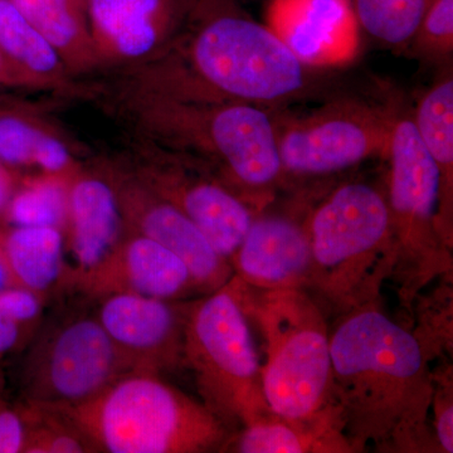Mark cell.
Returning <instances> with one entry per match:
<instances>
[{
  "label": "cell",
  "instance_id": "1",
  "mask_svg": "<svg viewBox=\"0 0 453 453\" xmlns=\"http://www.w3.org/2000/svg\"><path fill=\"white\" fill-rule=\"evenodd\" d=\"M111 76L155 94L270 111L387 85L356 68L308 61L238 0H196L187 26L165 53Z\"/></svg>",
  "mask_w": 453,
  "mask_h": 453
},
{
  "label": "cell",
  "instance_id": "2",
  "mask_svg": "<svg viewBox=\"0 0 453 453\" xmlns=\"http://www.w3.org/2000/svg\"><path fill=\"white\" fill-rule=\"evenodd\" d=\"M342 318L330 335L333 396L354 452H441L429 428L431 357L416 334L378 300Z\"/></svg>",
  "mask_w": 453,
  "mask_h": 453
},
{
  "label": "cell",
  "instance_id": "3",
  "mask_svg": "<svg viewBox=\"0 0 453 453\" xmlns=\"http://www.w3.org/2000/svg\"><path fill=\"white\" fill-rule=\"evenodd\" d=\"M95 96H106L130 136L193 157L257 210L285 188L275 111L155 94L116 80L97 85Z\"/></svg>",
  "mask_w": 453,
  "mask_h": 453
},
{
  "label": "cell",
  "instance_id": "4",
  "mask_svg": "<svg viewBox=\"0 0 453 453\" xmlns=\"http://www.w3.org/2000/svg\"><path fill=\"white\" fill-rule=\"evenodd\" d=\"M306 291L340 316L380 299L392 276V235L384 187L351 180L315 199L308 219Z\"/></svg>",
  "mask_w": 453,
  "mask_h": 453
},
{
  "label": "cell",
  "instance_id": "5",
  "mask_svg": "<svg viewBox=\"0 0 453 453\" xmlns=\"http://www.w3.org/2000/svg\"><path fill=\"white\" fill-rule=\"evenodd\" d=\"M52 410L92 451L208 452L223 449L231 437L207 405L150 372H129L85 403Z\"/></svg>",
  "mask_w": 453,
  "mask_h": 453
},
{
  "label": "cell",
  "instance_id": "6",
  "mask_svg": "<svg viewBox=\"0 0 453 453\" xmlns=\"http://www.w3.org/2000/svg\"><path fill=\"white\" fill-rule=\"evenodd\" d=\"M234 279L244 312L264 339L261 380L270 410L300 419L335 404L323 306L303 288L258 290Z\"/></svg>",
  "mask_w": 453,
  "mask_h": 453
},
{
  "label": "cell",
  "instance_id": "7",
  "mask_svg": "<svg viewBox=\"0 0 453 453\" xmlns=\"http://www.w3.org/2000/svg\"><path fill=\"white\" fill-rule=\"evenodd\" d=\"M405 107L401 95L386 85L330 98L308 111L273 112L285 188L386 159Z\"/></svg>",
  "mask_w": 453,
  "mask_h": 453
},
{
  "label": "cell",
  "instance_id": "8",
  "mask_svg": "<svg viewBox=\"0 0 453 453\" xmlns=\"http://www.w3.org/2000/svg\"><path fill=\"white\" fill-rule=\"evenodd\" d=\"M384 187L392 235V276L402 303L411 306L419 292L452 271V246L440 226V174L405 107L393 129Z\"/></svg>",
  "mask_w": 453,
  "mask_h": 453
},
{
  "label": "cell",
  "instance_id": "9",
  "mask_svg": "<svg viewBox=\"0 0 453 453\" xmlns=\"http://www.w3.org/2000/svg\"><path fill=\"white\" fill-rule=\"evenodd\" d=\"M184 366L193 372L203 403L226 425L247 426L273 412L262 389L261 365L234 276L187 305Z\"/></svg>",
  "mask_w": 453,
  "mask_h": 453
},
{
  "label": "cell",
  "instance_id": "10",
  "mask_svg": "<svg viewBox=\"0 0 453 453\" xmlns=\"http://www.w3.org/2000/svg\"><path fill=\"white\" fill-rule=\"evenodd\" d=\"M122 162L149 188L174 204L231 262L257 208L187 155L130 136Z\"/></svg>",
  "mask_w": 453,
  "mask_h": 453
},
{
  "label": "cell",
  "instance_id": "11",
  "mask_svg": "<svg viewBox=\"0 0 453 453\" xmlns=\"http://www.w3.org/2000/svg\"><path fill=\"white\" fill-rule=\"evenodd\" d=\"M29 369L31 403L73 407L100 395L130 369L96 318L64 325Z\"/></svg>",
  "mask_w": 453,
  "mask_h": 453
},
{
  "label": "cell",
  "instance_id": "12",
  "mask_svg": "<svg viewBox=\"0 0 453 453\" xmlns=\"http://www.w3.org/2000/svg\"><path fill=\"white\" fill-rule=\"evenodd\" d=\"M113 188L127 232L150 238L186 264L196 290L211 294L234 276L223 258L186 214L146 186L118 157L95 159Z\"/></svg>",
  "mask_w": 453,
  "mask_h": 453
},
{
  "label": "cell",
  "instance_id": "13",
  "mask_svg": "<svg viewBox=\"0 0 453 453\" xmlns=\"http://www.w3.org/2000/svg\"><path fill=\"white\" fill-rule=\"evenodd\" d=\"M196 0H88L101 73L135 70L162 56L187 26Z\"/></svg>",
  "mask_w": 453,
  "mask_h": 453
},
{
  "label": "cell",
  "instance_id": "14",
  "mask_svg": "<svg viewBox=\"0 0 453 453\" xmlns=\"http://www.w3.org/2000/svg\"><path fill=\"white\" fill-rule=\"evenodd\" d=\"M311 196L303 190L281 207L273 199L257 211L231 259L234 275L244 285L306 290L311 257L308 219L316 199Z\"/></svg>",
  "mask_w": 453,
  "mask_h": 453
},
{
  "label": "cell",
  "instance_id": "15",
  "mask_svg": "<svg viewBox=\"0 0 453 453\" xmlns=\"http://www.w3.org/2000/svg\"><path fill=\"white\" fill-rule=\"evenodd\" d=\"M187 305L135 294L101 296L97 320L131 372L157 374L184 365Z\"/></svg>",
  "mask_w": 453,
  "mask_h": 453
},
{
  "label": "cell",
  "instance_id": "16",
  "mask_svg": "<svg viewBox=\"0 0 453 453\" xmlns=\"http://www.w3.org/2000/svg\"><path fill=\"white\" fill-rule=\"evenodd\" d=\"M79 282L95 297L135 294L172 301L196 290L189 270L177 255L150 238L127 231L109 257L79 276Z\"/></svg>",
  "mask_w": 453,
  "mask_h": 453
},
{
  "label": "cell",
  "instance_id": "17",
  "mask_svg": "<svg viewBox=\"0 0 453 453\" xmlns=\"http://www.w3.org/2000/svg\"><path fill=\"white\" fill-rule=\"evenodd\" d=\"M65 234L77 266L85 275L109 257L124 235L118 199L95 159L82 164L68 179Z\"/></svg>",
  "mask_w": 453,
  "mask_h": 453
},
{
  "label": "cell",
  "instance_id": "18",
  "mask_svg": "<svg viewBox=\"0 0 453 453\" xmlns=\"http://www.w3.org/2000/svg\"><path fill=\"white\" fill-rule=\"evenodd\" d=\"M80 153V145L37 107L0 96V159L11 168L70 178L83 164Z\"/></svg>",
  "mask_w": 453,
  "mask_h": 453
},
{
  "label": "cell",
  "instance_id": "19",
  "mask_svg": "<svg viewBox=\"0 0 453 453\" xmlns=\"http://www.w3.org/2000/svg\"><path fill=\"white\" fill-rule=\"evenodd\" d=\"M223 449L241 453L354 452L336 403L308 418H283L268 413L229 437Z\"/></svg>",
  "mask_w": 453,
  "mask_h": 453
},
{
  "label": "cell",
  "instance_id": "20",
  "mask_svg": "<svg viewBox=\"0 0 453 453\" xmlns=\"http://www.w3.org/2000/svg\"><path fill=\"white\" fill-rule=\"evenodd\" d=\"M0 52L32 91L92 96L94 88L74 79L61 57L11 0H0Z\"/></svg>",
  "mask_w": 453,
  "mask_h": 453
},
{
  "label": "cell",
  "instance_id": "21",
  "mask_svg": "<svg viewBox=\"0 0 453 453\" xmlns=\"http://www.w3.org/2000/svg\"><path fill=\"white\" fill-rule=\"evenodd\" d=\"M46 38L73 74L82 79L101 73L89 29L88 0H11Z\"/></svg>",
  "mask_w": 453,
  "mask_h": 453
},
{
  "label": "cell",
  "instance_id": "22",
  "mask_svg": "<svg viewBox=\"0 0 453 453\" xmlns=\"http://www.w3.org/2000/svg\"><path fill=\"white\" fill-rule=\"evenodd\" d=\"M453 68V67H452ZM440 71L419 97L412 116L423 145L440 174L441 229L453 244V70Z\"/></svg>",
  "mask_w": 453,
  "mask_h": 453
},
{
  "label": "cell",
  "instance_id": "23",
  "mask_svg": "<svg viewBox=\"0 0 453 453\" xmlns=\"http://www.w3.org/2000/svg\"><path fill=\"white\" fill-rule=\"evenodd\" d=\"M271 28L288 42L295 52L314 61L334 41H344L351 27L356 26L351 0H273L268 9Z\"/></svg>",
  "mask_w": 453,
  "mask_h": 453
},
{
  "label": "cell",
  "instance_id": "24",
  "mask_svg": "<svg viewBox=\"0 0 453 453\" xmlns=\"http://www.w3.org/2000/svg\"><path fill=\"white\" fill-rule=\"evenodd\" d=\"M64 237L55 226H12L0 234L14 285L35 294L50 290L64 273Z\"/></svg>",
  "mask_w": 453,
  "mask_h": 453
},
{
  "label": "cell",
  "instance_id": "25",
  "mask_svg": "<svg viewBox=\"0 0 453 453\" xmlns=\"http://www.w3.org/2000/svg\"><path fill=\"white\" fill-rule=\"evenodd\" d=\"M68 179L43 173L20 179L3 219L12 226H55L65 232Z\"/></svg>",
  "mask_w": 453,
  "mask_h": 453
},
{
  "label": "cell",
  "instance_id": "26",
  "mask_svg": "<svg viewBox=\"0 0 453 453\" xmlns=\"http://www.w3.org/2000/svg\"><path fill=\"white\" fill-rule=\"evenodd\" d=\"M434 0H351L357 26L366 35L403 50Z\"/></svg>",
  "mask_w": 453,
  "mask_h": 453
},
{
  "label": "cell",
  "instance_id": "27",
  "mask_svg": "<svg viewBox=\"0 0 453 453\" xmlns=\"http://www.w3.org/2000/svg\"><path fill=\"white\" fill-rule=\"evenodd\" d=\"M403 52L440 71L453 67V0H434Z\"/></svg>",
  "mask_w": 453,
  "mask_h": 453
},
{
  "label": "cell",
  "instance_id": "28",
  "mask_svg": "<svg viewBox=\"0 0 453 453\" xmlns=\"http://www.w3.org/2000/svg\"><path fill=\"white\" fill-rule=\"evenodd\" d=\"M452 380H440L434 375V396L432 405L434 411V437L441 452H453V404Z\"/></svg>",
  "mask_w": 453,
  "mask_h": 453
},
{
  "label": "cell",
  "instance_id": "29",
  "mask_svg": "<svg viewBox=\"0 0 453 453\" xmlns=\"http://www.w3.org/2000/svg\"><path fill=\"white\" fill-rule=\"evenodd\" d=\"M0 310L20 325L37 318L41 303L35 292L20 286H11L0 292Z\"/></svg>",
  "mask_w": 453,
  "mask_h": 453
},
{
  "label": "cell",
  "instance_id": "30",
  "mask_svg": "<svg viewBox=\"0 0 453 453\" xmlns=\"http://www.w3.org/2000/svg\"><path fill=\"white\" fill-rule=\"evenodd\" d=\"M27 426L23 413L0 403V453L23 452Z\"/></svg>",
  "mask_w": 453,
  "mask_h": 453
},
{
  "label": "cell",
  "instance_id": "31",
  "mask_svg": "<svg viewBox=\"0 0 453 453\" xmlns=\"http://www.w3.org/2000/svg\"><path fill=\"white\" fill-rule=\"evenodd\" d=\"M19 173L18 170L11 168L2 159H0V217L4 216L9 202L12 196L16 193L18 186L20 183Z\"/></svg>",
  "mask_w": 453,
  "mask_h": 453
},
{
  "label": "cell",
  "instance_id": "32",
  "mask_svg": "<svg viewBox=\"0 0 453 453\" xmlns=\"http://www.w3.org/2000/svg\"><path fill=\"white\" fill-rule=\"evenodd\" d=\"M4 89H31L28 82L23 79L22 74L18 73L3 53L0 52V91ZM32 91V89H31Z\"/></svg>",
  "mask_w": 453,
  "mask_h": 453
},
{
  "label": "cell",
  "instance_id": "33",
  "mask_svg": "<svg viewBox=\"0 0 453 453\" xmlns=\"http://www.w3.org/2000/svg\"><path fill=\"white\" fill-rule=\"evenodd\" d=\"M19 338V324L0 310V354L11 350Z\"/></svg>",
  "mask_w": 453,
  "mask_h": 453
},
{
  "label": "cell",
  "instance_id": "34",
  "mask_svg": "<svg viewBox=\"0 0 453 453\" xmlns=\"http://www.w3.org/2000/svg\"><path fill=\"white\" fill-rule=\"evenodd\" d=\"M11 286L16 285H14L13 277L11 275V271H9L4 256H3L2 249H0V292L11 288Z\"/></svg>",
  "mask_w": 453,
  "mask_h": 453
},
{
  "label": "cell",
  "instance_id": "35",
  "mask_svg": "<svg viewBox=\"0 0 453 453\" xmlns=\"http://www.w3.org/2000/svg\"><path fill=\"white\" fill-rule=\"evenodd\" d=\"M238 2H240V0H238Z\"/></svg>",
  "mask_w": 453,
  "mask_h": 453
}]
</instances>
